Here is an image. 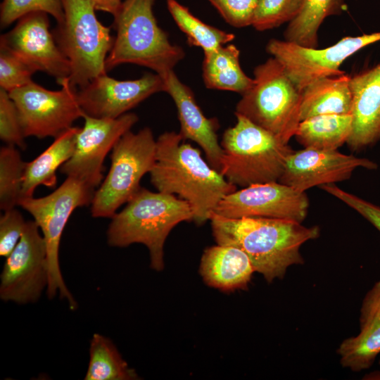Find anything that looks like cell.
<instances>
[{
    "instance_id": "38",
    "label": "cell",
    "mask_w": 380,
    "mask_h": 380,
    "mask_svg": "<svg viewBox=\"0 0 380 380\" xmlns=\"http://www.w3.org/2000/svg\"><path fill=\"white\" fill-rule=\"evenodd\" d=\"M366 379H380V372H374L365 376Z\"/></svg>"
},
{
    "instance_id": "30",
    "label": "cell",
    "mask_w": 380,
    "mask_h": 380,
    "mask_svg": "<svg viewBox=\"0 0 380 380\" xmlns=\"http://www.w3.org/2000/svg\"><path fill=\"white\" fill-rule=\"evenodd\" d=\"M303 0H260L252 26L265 31L291 21L298 13Z\"/></svg>"
},
{
    "instance_id": "3",
    "label": "cell",
    "mask_w": 380,
    "mask_h": 380,
    "mask_svg": "<svg viewBox=\"0 0 380 380\" xmlns=\"http://www.w3.org/2000/svg\"><path fill=\"white\" fill-rule=\"evenodd\" d=\"M193 219V211L184 200L141 187L126 206L111 217L108 243L118 248L144 244L149 252L151 267L162 271L164 244L170 232L180 222Z\"/></svg>"
},
{
    "instance_id": "2",
    "label": "cell",
    "mask_w": 380,
    "mask_h": 380,
    "mask_svg": "<svg viewBox=\"0 0 380 380\" xmlns=\"http://www.w3.org/2000/svg\"><path fill=\"white\" fill-rule=\"evenodd\" d=\"M180 133L165 132L156 139V160L150 172L157 191L177 195L186 201L193 220L202 224L210 220L220 201L236 190L208 162L200 150L184 143Z\"/></svg>"
},
{
    "instance_id": "29",
    "label": "cell",
    "mask_w": 380,
    "mask_h": 380,
    "mask_svg": "<svg viewBox=\"0 0 380 380\" xmlns=\"http://www.w3.org/2000/svg\"><path fill=\"white\" fill-rule=\"evenodd\" d=\"M26 162L15 146L0 149V208L6 210L18 205Z\"/></svg>"
},
{
    "instance_id": "32",
    "label": "cell",
    "mask_w": 380,
    "mask_h": 380,
    "mask_svg": "<svg viewBox=\"0 0 380 380\" xmlns=\"http://www.w3.org/2000/svg\"><path fill=\"white\" fill-rule=\"evenodd\" d=\"M25 138L17 108L9 93L0 88V139L7 145L25 149Z\"/></svg>"
},
{
    "instance_id": "4",
    "label": "cell",
    "mask_w": 380,
    "mask_h": 380,
    "mask_svg": "<svg viewBox=\"0 0 380 380\" xmlns=\"http://www.w3.org/2000/svg\"><path fill=\"white\" fill-rule=\"evenodd\" d=\"M155 0H125L113 15L116 30L106 60V70L132 63L150 68L161 77L173 70L184 51L171 44L153 11Z\"/></svg>"
},
{
    "instance_id": "16",
    "label": "cell",
    "mask_w": 380,
    "mask_h": 380,
    "mask_svg": "<svg viewBox=\"0 0 380 380\" xmlns=\"http://www.w3.org/2000/svg\"><path fill=\"white\" fill-rule=\"evenodd\" d=\"M165 89L163 77L157 73H147L132 80H118L106 73L77 89V96L84 114L116 118L150 96L165 92Z\"/></svg>"
},
{
    "instance_id": "37",
    "label": "cell",
    "mask_w": 380,
    "mask_h": 380,
    "mask_svg": "<svg viewBox=\"0 0 380 380\" xmlns=\"http://www.w3.org/2000/svg\"><path fill=\"white\" fill-rule=\"evenodd\" d=\"M96 11H104L114 15L119 10L122 0H89Z\"/></svg>"
},
{
    "instance_id": "35",
    "label": "cell",
    "mask_w": 380,
    "mask_h": 380,
    "mask_svg": "<svg viewBox=\"0 0 380 380\" xmlns=\"http://www.w3.org/2000/svg\"><path fill=\"white\" fill-rule=\"evenodd\" d=\"M15 208L4 210L0 218V255L7 257L20 239L26 224Z\"/></svg>"
},
{
    "instance_id": "20",
    "label": "cell",
    "mask_w": 380,
    "mask_h": 380,
    "mask_svg": "<svg viewBox=\"0 0 380 380\" xmlns=\"http://www.w3.org/2000/svg\"><path fill=\"white\" fill-rule=\"evenodd\" d=\"M359 324L358 333L344 339L336 350L342 367L353 372L369 369L380 353V280L362 299Z\"/></svg>"
},
{
    "instance_id": "18",
    "label": "cell",
    "mask_w": 380,
    "mask_h": 380,
    "mask_svg": "<svg viewBox=\"0 0 380 380\" xmlns=\"http://www.w3.org/2000/svg\"><path fill=\"white\" fill-rule=\"evenodd\" d=\"M163 77L165 92L172 97L177 108L180 122L179 133L184 140L190 139L200 146L208 163L220 172L222 148L217 134V120L204 115L191 89L180 81L173 70Z\"/></svg>"
},
{
    "instance_id": "13",
    "label": "cell",
    "mask_w": 380,
    "mask_h": 380,
    "mask_svg": "<svg viewBox=\"0 0 380 380\" xmlns=\"http://www.w3.org/2000/svg\"><path fill=\"white\" fill-rule=\"evenodd\" d=\"M71 158L61 167L67 177L77 178L95 189L103 179V162L115 144L138 122V116L127 113L116 118H95L84 113Z\"/></svg>"
},
{
    "instance_id": "26",
    "label": "cell",
    "mask_w": 380,
    "mask_h": 380,
    "mask_svg": "<svg viewBox=\"0 0 380 380\" xmlns=\"http://www.w3.org/2000/svg\"><path fill=\"white\" fill-rule=\"evenodd\" d=\"M343 0H303L297 15L289 23L285 40L307 48H317V32L324 20L343 12Z\"/></svg>"
},
{
    "instance_id": "14",
    "label": "cell",
    "mask_w": 380,
    "mask_h": 380,
    "mask_svg": "<svg viewBox=\"0 0 380 380\" xmlns=\"http://www.w3.org/2000/svg\"><path fill=\"white\" fill-rule=\"evenodd\" d=\"M309 208L305 192L279 182L258 184L225 196L213 213L226 218L271 217L303 222Z\"/></svg>"
},
{
    "instance_id": "22",
    "label": "cell",
    "mask_w": 380,
    "mask_h": 380,
    "mask_svg": "<svg viewBox=\"0 0 380 380\" xmlns=\"http://www.w3.org/2000/svg\"><path fill=\"white\" fill-rule=\"evenodd\" d=\"M80 129V127H72L55 138L54 141L37 158L26 162L20 201L32 197L39 186H56V170L72 156Z\"/></svg>"
},
{
    "instance_id": "8",
    "label": "cell",
    "mask_w": 380,
    "mask_h": 380,
    "mask_svg": "<svg viewBox=\"0 0 380 380\" xmlns=\"http://www.w3.org/2000/svg\"><path fill=\"white\" fill-rule=\"evenodd\" d=\"M94 189L83 181L67 177L62 184L51 194L41 198L22 199L18 205L27 211L39 227L44 239L49 269L46 294L53 298L59 294L74 310L77 302L67 288L59 264V247L63 232L72 212L79 207L91 203Z\"/></svg>"
},
{
    "instance_id": "6",
    "label": "cell",
    "mask_w": 380,
    "mask_h": 380,
    "mask_svg": "<svg viewBox=\"0 0 380 380\" xmlns=\"http://www.w3.org/2000/svg\"><path fill=\"white\" fill-rule=\"evenodd\" d=\"M64 18L53 32L70 63V84L79 89L106 74V60L114 38L110 28L96 18L89 0H61Z\"/></svg>"
},
{
    "instance_id": "15",
    "label": "cell",
    "mask_w": 380,
    "mask_h": 380,
    "mask_svg": "<svg viewBox=\"0 0 380 380\" xmlns=\"http://www.w3.org/2000/svg\"><path fill=\"white\" fill-rule=\"evenodd\" d=\"M48 14L33 12L20 18L0 38V46L17 56L35 72H44L58 83L70 74V63L49 30Z\"/></svg>"
},
{
    "instance_id": "27",
    "label": "cell",
    "mask_w": 380,
    "mask_h": 380,
    "mask_svg": "<svg viewBox=\"0 0 380 380\" xmlns=\"http://www.w3.org/2000/svg\"><path fill=\"white\" fill-rule=\"evenodd\" d=\"M85 380H134L139 376L108 338L94 334L89 348Z\"/></svg>"
},
{
    "instance_id": "28",
    "label": "cell",
    "mask_w": 380,
    "mask_h": 380,
    "mask_svg": "<svg viewBox=\"0 0 380 380\" xmlns=\"http://www.w3.org/2000/svg\"><path fill=\"white\" fill-rule=\"evenodd\" d=\"M166 2L169 13L186 34L188 43L201 48L204 53L214 51L234 39L233 34L203 23L177 0H166Z\"/></svg>"
},
{
    "instance_id": "17",
    "label": "cell",
    "mask_w": 380,
    "mask_h": 380,
    "mask_svg": "<svg viewBox=\"0 0 380 380\" xmlns=\"http://www.w3.org/2000/svg\"><path fill=\"white\" fill-rule=\"evenodd\" d=\"M359 167L376 170L378 165L368 158L343 154L337 150L304 148L289 155L279 182L305 192L313 186L348 179Z\"/></svg>"
},
{
    "instance_id": "12",
    "label": "cell",
    "mask_w": 380,
    "mask_h": 380,
    "mask_svg": "<svg viewBox=\"0 0 380 380\" xmlns=\"http://www.w3.org/2000/svg\"><path fill=\"white\" fill-rule=\"evenodd\" d=\"M0 278V298L4 301L33 303L46 289V246L34 220L27 221L20 239L6 257Z\"/></svg>"
},
{
    "instance_id": "36",
    "label": "cell",
    "mask_w": 380,
    "mask_h": 380,
    "mask_svg": "<svg viewBox=\"0 0 380 380\" xmlns=\"http://www.w3.org/2000/svg\"><path fill=\"white\" fill-rule=\"evenodd\" d=\"M319 187L355 210L380 232V206L346 191L335 184H324Z\"/></svg>"
},
{
    "instance_id": "34",
    "label": "cell",
    "mask_w": 380,
    "mask_h": 380,
    "mask_svg": "<svg viewBox=\"0 0 380 380\" xmlns=\"http://www.w3.org/2000/svg\"><path fill=\"white\" fill-rule=\"evenodd\" d=\"M224 20L235 27L252 26L260 0H208Z\"/></svg>"
},
{
    "instance_id": "7",
    "label": "cell",
    "mask_w": 380,
    "mask_h": 380,
    "mask_svg": "<svg viewBox=\"0 0 380 380\" xmlns=\"http://www.w3.org/2000/svg\"><path fill=\"white\" fill-rule=\"evenodd\" d=\"M253 75L254 83L241 95L235 114L246 118L288 144L300 122L302 91L274 57L256 66Z\"/></svg>"
},
{
    "instance_id": "23",
    "label": "cell",
    "mask_w": 380,
    "mask_h": 380,
    "mask_svg": "<svg viewBox=\"0 0 380 380\" xmlns=\"http://www.w3.org/2000/svg\"><path fill=\"white\" fill-rule=\"evenodd\" d=\"M350 76L345 74L315 80L302 90L300 120L327 114H351Z\"/></svg>"
},
{
    "instance_id": "21",
    "label": "cell",
    "mask_w": 380,
    "mask_h": 380,
    "mask_svg": "<svg viewBox=\"0 0 380 380\" xmlns=\"http://www.w3.org/2000/svg\"><path fill=\"white\" fill-rule=\"evenodd\" d=\"M199 271L207 285L223 291L246 289L255 272L242 249L221 244L204 251Z\"/></svg>"
},
{
    "instance_id": "39",
    "label": "cell",
    "mask_w": 380,
    "mask_h": 380,
    "mask_svg": "<svg viewBox=\"0 0 380 380\" xmlns=\"http://www.w3.org/2000/svg\"><path fill=\"white\" fill-rule=\"evenodd\" d=\"M379 363H380V362H379Z\"/></svg>"
},
{
    "instance_id": "25",
    "label": "cell",
    "mask_w": 380,
    "mask_h": 380,
    "mask_svg": "<svg viewBox=\"0 0 380 380\" xmlns=\"http://www.w3.org/2000/svg\"><path fill=\"white\" fill-rule=\"evenodd\" d=\"M351 114H327L300 121L294 137L304 148L337 150L352 131Z\"/></svg>"
},
{
    "instance_id": "31",
    "label": "cell",
    "mask_w": 380,
    "mask_h": 380,
    "mask_svg": "<svg viewBox=\"0 0 380 380\" xmlns=\"http://www.w3.org/2000/svg\"><path fill=\"white\" fill-rule=\"evenodd\" d=\"M44 12L61 23L64 18L61 0H3L0 7V24L4 28L23 16Z\"/></svg>"
},
{
    "instance_id": "5",
    "label": "cell",
    "mask_w": 380,
    "mask_h": 380,
    "mask_svg": "<svg viewBox=\"0 0 380 380\" xmlns=\"http://www.w3.org/2000/svg\"><path fill=\"white\" fill-rule=\"evenodd\" d=\"M235 115L236 125L224 131L220 142V172L229 182L242 188L279 182L294 150L246 118Z\"/></svg>"
},
{
    "instance_id": "24",
    "label": "cell",
    "mask_w": 380,
    "mask_h": 380,
    "mask_svg": "<svg viewBox=\"0 0 380 380\" xmlns=\"http://www.w3.org/2000/svg\"><path fill=\"white\" fill-rule=\"evenodd\" d=\"M239 50L234 44L221 46L204 53L203 79L208 89L231 91L242 95L253 84L254 80L243 71Z\"/></svg>"
},
{
    "instance_id": "33",
    "label": "cell",
    "mask_w": 380,
    "mask_h": 380,
    "mask_svg": "<svg viewBox=\"0 0 380 380\" xmlns=\"http://www.w3.org/2000/svg\"><path fill=\"white\" fill-rule=\"evenodd\" d=\"M35 71L28 65L0 46V88L10 92L32 82Z\"/></svg>"
},
{
    "instance_id": "19",
    "label": "cell",
    "mask_w": 380,
    "mask_h": 380,
    "mask_svg": "<svg viewBox=\"0 0 380 380\" xmlns=\"http://www.w3.org/2000/svg\"><path fill=\"white\" fill-rule=\"evenodd\" d=\"M350 87L353 122L346 144L359 151L380 139V63L350 76Z\"/></svg>"
},
{
    "instance_id": "1",
    "label": "cell",
    "mask_w": 380,
    "mask_h": 380,
    "mask_svg": "<svg viewBox=\"0 0 380 380\" xmlns=\"http://www.w3.org/2000/svg\"><path fill=\"white\" fill-rule=\"evenodd\" d=\"M210 220L217 244L242 249L268 283L282 279L291 266L303 265L301 246L318 238L320 232L318 226L306 227L288 219H231L213 213Z\"/></svg>"
},
{
    "instance_id": "10",
    "label": "cell",
    "mask_w": 380,
    "mask_h": 380,
    "mask_svg": "<svg viewBox=\"0 0 380 380\" xmlns=\"http://www.w3.org/2000/svg\"><path fill=\"white\" fill-rule=\"evenodd\" d=\"M58 84L61 89L51 91L32 81L8 92L17 108L25 137L56 138L83 117L77 89L70 84L68 78Z\"/></svg>"
},
{
    "instance_id": "11",
    "label": "cell",
    "mask_w": 380,
    "mask_h": 380,
    "mask_svg": "<svg viewBox=\"0 0 380 380\" xmlns=\"http://www.w3.org/2000/svg\"><path fill=\"white\" fill-rule=\"evenodd\" d=\"M380 41V32L347 37L333 46L307 48L278 39L268 42L266 50L283 65L292 82L303 90L316 80L345 74L339 67L362 48Z\"/></svg>"
},
{
    "instance_id": "9",
    "label": "cell",
    "mask_w": 380,
    "mask_h": 380,
    "mask_svg": "<svg viewBox=\"0 0 380 380\" xmlns=\"http://www.w3.org/2000/svg\"><path fill=\"white\" fill-rule=\"evenodd\" d=\"M156 140L149 127L130 130L115 144L110 170L94 193L91 212L94 217L111 218L141 188L140 181L150 173L156 160Z\"/></svg>"
}]
</instances>
